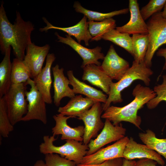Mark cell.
Segmentation results:
<instances>
[{
    "mask_svg": "<svg viewBox=\"0 0 166 166\" xmlns=\"http://www.w3.org/2000/svg\"><path fill=\"white\" fill-rule=\"evenodd\" d=\"M140 140L149 148L162 156L166 160V138L159 139L155 133L148 129L145 132L139 133Z\"/></svg>",
    "mask_w": 166,
    "mask_h": 166,
    "instance_id": "cell-25",
    "label": "cell"
},
{
    "mask_svg": "<svg viewBox=\"0 0 166 166\" xmlns=\"http://www.w3.org/2000/svg\"><path fill=\"white\" fill-rule=\"evenodd\" d=\"M126 131L121 123L114 125L109 120L105 119L104 126L100 133L96 139H91L88 144L89 149L86 155L93 154L105 145L124 138Z\"/></svg>",
    "mask_w": 166,
    "mask_h": 166,
    "instance_id": "cell-8",
    "label": "cell"
},
{
    "mask_svg": "<svg viewBox=\"0 0 166 166\" xmlns=\"http://www.w3.org/2000/svg\"><path fill=\"white\" fill-rule=\"evenodd\" d=\"M67 74L69 85L72 86L75 94H83L93 100L95 103H106L108 97L102 91L80 81L74 76L72 70L68 71Z\"/></svg>",
    "mask_w": 166,
    "mask_h": 166,
    "instance_id": "cell-21",
    "label": "cell"
},
{
    "mask_svg": "<svg viewBox=\"0 0 166 166\" xmlns=\"http://www.w3.org/2000/svg\"><path fill=\"white\" fill-rule=\"evenodd\" d=\"M34 166H46L45 162L42 160H38Z\"/></svg>",
    "mask_w": 166,
    "mask_h": 166,
    "instance_id": "cell-38",
    "label": "cell"
},
{
    "mask_svg": "<svg viewBox=\"0 0 166 166\" xmlns=\"http://www.w3.org/2000/svg\"><path fill=\"white\" fill-rule=\"evenodd\" d=\"M0 7V49L5 54L6 50L11 46L16 58L23 60L25 52L27 46L32 42L31 34L34 26L30 21H25L18 11L14 24L7 17L3 6Z\"/></svg>",
    "mask_w": 166,
    "mask_h": 166,
    "instance_id": "cell-1",
    "label": "cell"
},
{
    "mask_svg": "<svg viewBox=\"0 0 166 166\" xmlns=\"http://www.w3.org/2000/svg\"><path fill=\"white\" fill-rule=\"evenodd\" d=\"M87 18L85 16L76 24L74 26L67 27H61L53 26L50 23L46 18L43 19L46 24V26L43 28H40L41 32L45 31L51 29L61 30L71 36H74L77 40L78 42L80 44L81 41H84L86 46L89 45V41L91 40L92 37L89 30L88 21Z\"/></svg>",
    "mask_w": 166,
    "mask_h": 166,
    "instance_id": "cell-18",
    "label": "cell"
},
{
    "mask_svg": "<svg viewBox=\"0 0 166 166\" xmlns=\"http://www.w3.org/2000/svg\"><path fill=\"white\" fill-rule=\"evenodd\" d=\"M89 30L92 37L91 41H97L111 30L116 28V21L112 18L101 22L88 21Z\"/></svg>",
    "mask_w": 166,
    "mask_h": 166,
    "instance_id": "cell-26",
    "label": "cell"
},
{
    "mask_svg": "<svg viewBox=\"0 0 166 166\" xmlns=\"http://www.w3.org/2000/svg\"><path fill=\"white\" fill-rule=\"evenodd\" d=\"M11 77L12 84H18L26 83L31 78L30 72L23 60L16 58L13 59Z\"/></svg>",
    "mask_w": 166,
    "mask_h": 166,
    "instance_id": "cell-29",
    "label": "cell"
},
{
    "mask_svg": "<svg viewBox=\"0 0 166 166\" xmlns=\"http://www.w3.org/2000/svg\"><path fill=\"white\" fill-rule=\"evenodd\" d=\"M52 71L54 79L53 102L55 106H59L63 98L67 97L71 98L75 96V94L69 86V80L64 74V69L60 68L57 64L52 67Z\"/></svg>",
    "mask_w": 166,
    "mask_h": 166,
    "instance_id": "cell-19",
    "label": "cell"
},
{
    "mask_svg": "<svg viewBox=\"0 0 166 166\" xmlns=\"http://www.w3.org/2000/svg\"><path fill=\"white\" fill-rule=\"evenodd\" d=\"M123 158H118L106 160L103 162L97 164H78L77 166H122Z\"/></svg>",
    "mask_w": 166,
    "mask_h": 166,
    "instance_id": "cell-34",
    "label": "cell"
},
{
    "mask_svg": "<svg viewBox=\"0 0 166 166\" xmlns=\"http://www.w3.org/2000/svg\"><path fill=\"white\" fill-rule=\"evenodd\" d=\"M161 14L163 18L166 19V2L164 7V10L161 12Z\"/></svg>",
    "mask_w": 166,
    "mask_h": 166,
    "instance_id": "cell-39",
    "label": "cell"
},
{
    "mask_svg": "<svg viewBox=\"0 0 166 166\" xmlns=\"http://www.w3.org/2000/svg\"><path fill=\"white\" fill-rule=\"evenodd\" d=\"M101 66L112 80H119L129 68L128 62L120 57L111 45Z\"/></svg>",
    "mask_w": 166,
    "mask_h": 166,
    "instance_id": "cell-12",
    "label": "cell"
},
{
    "mask_svg": "<svg viewBox=\"0 0 166 166\" xmlns=\"http://www.w3.org/2000/svg\"><path fill=\"white\" fill-rule=\"evenodd\" d=\"M156 162L153 160L144 158L136 161L134 166H158Z\"/></svg>",
    "mask_w": 166,
    "mask_h": 166,
    "instance_id": "cell-35",
    "label": "cell"
},
{
    "mask_svg": "<svg viewBox=\"0 0 166 166\" xmlns=\"http://www.w3.org/2000/svg\"><path fill=\"white\" fill-rule=\"evenodd\" d=\"M128 7L130 13L129 21L123 26L116 27V29L121 33L130 35L148 34L147 25L141 15L137 1L129 0Z\"/></svg>",
    "mask_w": 166,
    "mask_h": 166,
    "instance_id": "cell-14",
    "label": "cell"
},
{
    "mask_svg": "<svg viewBox=\"0 0 166 166\" xmlns=\"http://www.w3.org/2000/svg\"><path fill=\"white\" fill-rule=\"evenodd\" d=\"M147 24L149 45L144 63L147 67L150 68L156 52L161 45L166 44V19L163 18L160 12L152 15Z\"/></svg>",
    "mask_w": 166,
    "mask_h": 166,
    "instance_id": "cell-6",
    "label": "cell"
},
{
    "mask_svg": "<svg viewBox=\"0 0 166 166\" xmlns=\"http://www.w3.org/2000/svg\"><path fill=\"white\" fill-rule=\"evenodd\" d=\"M166 0H150L140 10L141 15L144 21L154 14L161 12Z\"/></svg>",
    "mask_w": 166,
    "mask_h": 166,
    "instance_id": "cell-32",
    "label": "cell"
},
{
    "mask_svg": "<svg viewBox=\"0 0 166 166\" xmlns=\"http://www.w3.org/2000/svg\"><path fill=\"white\" fill-rule=\"evenodd\" d=\"M53 118L55 122V126L52 129L53 135H61V140H74L80 142L83 141L85 127L82 125L72 128L67 124V120L71 116H66L61 114L54 115Z\"/></svg>",
    "mask_w": 166,
    "mask_h": 166,
    "instance_id": "cell-15",
    "label": "cell"
},
{
    "mask_svg": "<svg viewBox=\"0 0 166 166\" xmlns=\"http://www.w3.org/2000/svg\"><path fill=\"white\" fill-rule=\"evenodd\" d=\"M123 158L128 160L149 159L155 160L161 166L165 164L164 161L160 154L146 145L138 143L132 137L129 138L124 148Z\"/></svg>",
    "mask_w": 166,
    "mask_h": 166,
    "instance_id": "cell-16",
    "label": "cell"
},
{
    "mask_svg": "<svg viewBox=\"0 0 166 166\" xmlns=\"http://www.w3.org/2000/svg\"><path fill=\"white\" fill-rule=\"evenodd\" d=\"M14 129V126L9 119L4 96L0 98V135L4 138L8 137Z\"/></svg>",
    "mask_w": 166,
    "mask_h": 166,
    "instance_id": "cell-30",
    "label": "cell"
},
{
    "mask_svg": "<svg viewBox=\"0 0 166 166\" xmlns=\"http://www.w3.org/2000/svg\"><path fill=\"white\" fill-rule=\"evenodd\" d=\"M136 161L133 160H128L123 158L122 166H134Z\"/></svg>",
    "mask_w": 166,
    "mask_h": 166,
    "instance_id": "cell-36",
    "label": "cell"
},
{
    "mask_svg": "<svg viewBox=\"0 0 166 166\" xmlns=\"http://www.w3.org/2000/svg\"><path fill=\"white\" fill-rule=\"evenodd\" d=\"M55 59L54 53H49L46 58L45 66L33 80L37 89L42 95L46 103L48 104L52 102L50 92L52 82L51 68Z\"/></svg>",
    "mask_w": 166,
    "mask_h": 166,
    "instance_id": "cell-17",
    "label": "cell"
},
{
    "mask_svg": "<svg viewBox=\"0 0 166 166\" xmlns=\"http://www.w3.org/2000/svg\"><path fill=\"white\" fill-rule=\"evenodd\" d=\"M153 73L152 70L146 66L144 62L140 63L134 60L131 66L123 77L117 82H113L111 84L107 101L102 105L103 111L109 107L112 103L122 102L123 100L121 92L134 81L140 80L146 86H149L151 82L150 77Z\"/></svg>",
    "mask_w": 166,
    "mask_h": 166,
    "instance_id": "cell-3",
    "label": "cell"
},
{
    "mask_svg": "<svg viewBox=\"0 0 166 166\" xmlns=\"http://www.w3.org/2000/svg\"><path fill=\"white\" fill-rule=\"evenodd\" d=\"M102 39L110 41L123 48L133 56L132 38L130 34L126 33H121L116 29H113L104 34Z\"/></svg>",
    "mask_w": 166,
    "mask_h": 166,
    "instance_id": "cell-27",
    "label": "cell"
},
{
    "mask_svg": "<svg viewBox=\"0 0 166 166\" xmlns=\"http://www.w3.org/2000/svg\"><path fill=\"white\" fill-rule=\"evenodd\" d=\"M45 160L46 166H77L75 162L56 153L45 154Z\"/></svg>",
    "mask_w": 166,
    "mask_h": 166,
    "instance_id": "cell-33",
    "label": "cell"
},
{
    "mask_svg": "<svg viewBox=\"0 0 166 166\" xmlns=\"http://www.w3.org/2000/svg\"><path fill=\"white\" fill-rule=\"evenodd\" d=\"M26 85L25 84H12L4 96L9 119L14 125L22 121L28 111V102L26 96Z\"/></svg>",
    "mask_w": 166,
    "mask_h": 166,
    "instance_id": "cell-5",
    "label": "cell"
},
{
    "mask_svg": "<svg viewBox=\"0 0 166 166\" xmlns=\"http://www.w3.org/2000/svg\"><path fill=\"white\" fill-rule=\"evenodd\" d=\"M11 49L10 47L6 50L0 64V98L8 92L12 84V64L10 60Z\"/></svg>",
    "mask_w": 166,
    "mask_h": 166,
    "instance_id": "cell-23",
    "label": "cell"
},
{
    "mask_svg": "<svg viewBox=\"0 0 166 166\" xmlns=\"http://www.w3.org/2000/svg\"><path fill=\"white\" fill-rule=\"evenodd\" d=\"M129 139L128 136H125L111 145L101 148L93 154L85 156L80 164H97L111 159L123 158L124 151Z\"/></svg>",
    "mask_w": 166,
    "mask_h": 166,
    "instance_id": "cell-10",
    "label": "cell"
},
{
    "mask_svg": "<svg viewBox=\"0 0 166 166\" xmlns=\"http://www.w3.org/2000/svg\"><path fill=\"white\" fill-rule=\"evenodd\" d=\"M55 34L57 37L58 42L69 45L79 54L83 60L82 68L91 64L101 65V63L98 60H103L105 56L101 52V47L97 46L93 49H88L77 42L68 35H66V37H64L60 36L57 32Z\"/></svg>",
    "mask_w": 166,
    "mask_h": 166,
    "instance_id": "cell-11",
    "label": "cell"
},
{
    "mask_svg": "<svg viewBox=\"0 0 166 166\" xmlns=\"http://www.w3.org/2000/svg\"><path fill=\"white\" fill-rule=\"evenodd\" d=\"M27 85H30L29 91H26V96L28 102V111L22 121H27L36 120L45 124L47 123L46 103L42 94L37 89L33 80L30 78Z\"/></svg>",
    "mask_w": 166,
    "mask_h": 166,
    "instance_id": "cell-7",
    "label": "cell"
},
{
    "mask_svg": "<svg viewBox=\"0 0 166 166\" xmlns=\"http://www.w3.org/2000/svg\"><path fill=\"white\" fill-rule=\"evenodd\" d=\"M82 79L102 89L109 94L112 80L102 69L101 65L94 64L88 65L83 68Z\"/></svg>",
    "mask_w": 166,
    "mask_h": 166,
    "instance_id": "cell-20",
    "label": "cell"
},
{
    "mask_svg": "<svg viewBox=\"0 0 166 166\" xmlns=\"http://www.w3.org/2000/svg\"><path fill=\"white\" fill-rule=\"evenodd\" d=\"M73 7L76 12L83 14L88 19V21L96 22H101L116 15L125 14L129 11L128 8H126L108 13H102L87 9L78 2H75Z\"/></svg>",
    "mask_w": 166,
    "mask_h": 166,
    "instance_id": "cell-24",
    "label": "cell"
},
{
    "mask_svg": "<svg viewBox=\"0 0 166 166\" xmlns=\"http://www.w3.org/2000/svg\"><path fill=\"white\" fill-rule=\"evenodd\" d=\"M163 69L166 71V62H165L164 64L163 67Z\"/></svg>",
    "mask_w": 166,
    "mask_h": 166,
    "instance_id": "cell-40",
    "label": "cell"
},
{
    "mask_svg": "<svg viewBox=\"0 0 166 166\" xmlns=\"http://www.w3.org/2000/svg\"><path fill=\"white\" fill-rule=\"evenodd\" d=\"M132 38L134 60L140 63L144 62L149 45L148 34H134Z\"/></svg>",
    "mask_w": 166,
    "mask_h": 166,
    "instance_id": "cell-28",
    "label": "cell"
},
{
    "mask_svg": "<svg viewBox=\"0 0 166 166\" xmlns=\"http://www.w3.org/2000/svg\"><path fill=\"white\" fill-rule=\"evenodd\" d=\"M132 94L134 98L129 104L122 107L110 106L104 111L101 118L109 120L114 125L125 121L140 129L141 119L137 115L138 111L155 97L156 94L150 87L138 84L133 89Z\"/></svg>",
    "mask_w": 166,
    "mask_h": 166,
    "instance_id": "cell-2",
    "label": "cell"
},
{
    "mask_svg": "<svg viewBox=\"0 0 166 166\" xmlns=\"http://www.w3.org/2000/svg\"><path fill=\"white\" fill-rule=\"evenodd\" d=\"M103 111L101 103L95 102L90 109L77 117L85 125L83 144H88L92 138L97 137L98 132L103 128L104 123L101 119Z\"/></svg>",
    "mask_w": 166,
    "mask_h": 166,
    "instance_id": "cell-9",
    "label": "cell"
},
{
    "mask_svg": "<svg viewBox=\"0 0 166 166\" xmlns=\"http://www.w3.org/2000/svg\"><path fill=\"white\" fill-rule=\"evenodd\" d=\"M55 136L53 135L44 136L43 142L39 145L40 153L45 155L51 153L57 154L75 162L77 165L80 164L89 149L88 145L84 144L81 142L68 140H65L66 143L64 144L57 146L53 144L57 139Z\"/></svg>",
    "mask_w": 166,
    "mask_h": 166,
    "instance_id": "cell-4",
    "label": "cell"
},
{
    "mask_svg": "<svg viewBox=\"0 0 166 166\" xmlns=\"http://www.w3.org/2000/svg\"><path fill=\"white\" fill-rule=\"evenodd\" d=\"M156 54L157 56L164 57L165 59V62H166V48L158 49Z\"/></svg>",
    "mask_w": 166,
    "mask_h": 166,
    "instance_id": "cell-37",
    "label": "cell"
},
{
    "mask_svg": "<svg viewBox=\"0 0 166 166\" xmlns=\"http://www.w3.org/2000/svg\"><path fill=\"white\" fill-rule=\"evenodd\" d=\"M50 48L48 44L39 46L33 43L27 47L26 54L23 61L30 72L31 78H34L42 70Z\"/></svg>",
    "mask_w": 166,
    "mask_h": 166,
    "instance_id": "cell-13",
    "label": "cell"
},
{
    "mask_svg": "<svg viewBox=\"0 0 166 166\" xmlns=\"http://www.w3.org/2000/svg\"><path fill=\"white\" fill-rule=\"evenodd\" d=\"M95 103L92 99L81 95L75 96L65 106L59 107L57 112L65 116L76 118L89 110Z\"/></svg>",
    "mask_w": 166,
    "mask_h": 166,
    "instance_id": "cell-22",
    "label": "cell"
},
{
    "mask_svg": "<svg viewBox=\"0 0 166 166\" xmlns=\"http://www.w3.org/2000/svg\"><path fill=\"white\" fill-rule=\"evenodd\" d=\"M162 78V83L155 86L153 88L156 97L146 104L148 109H152L156 108L161 101L166 102V74L163 75Z\"/></svg>",
    "mask_w": 166,
    "mask_h": 166,
    "instance_id": "cell-31",
    "label": "cell"
}]
</instances>
